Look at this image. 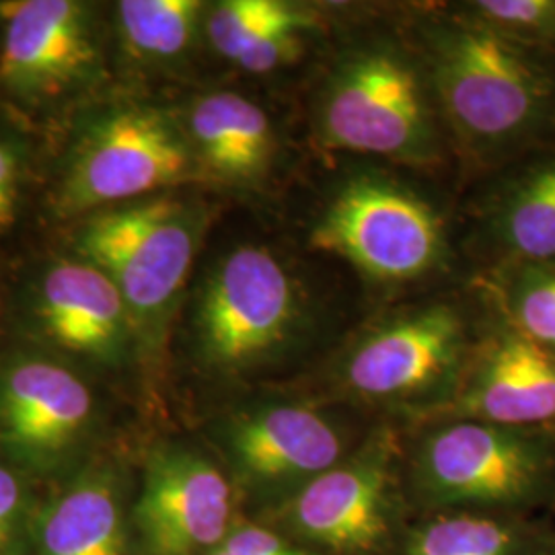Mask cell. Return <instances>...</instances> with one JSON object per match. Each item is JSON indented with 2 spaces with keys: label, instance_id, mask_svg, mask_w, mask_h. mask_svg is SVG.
<instances>
[{
  "label": "cell",
  "instance_id": "cell-26",
  "mask_svg": "<svg viewBox=\"0 0 555 555\" xmlns=\"http://www.w3.org/2000/svg\"><path fill=\"white\" fill-rule=\"evenodd\" d=\"M21 511V483L4 465H0V550L11 541Z\"/></svg>",
  "mask_w": 555,
  "mask_h": 555
},
{
  "label": "cell",
  "instance_id": "cell-15",
  "mask_svg": "<svg viewBox=\"0 0 555 555\" xmlns=\"http://www.w3.org/2000/svg\"><path fill=\"white\" fill-rule=\"evenodd\" d=\"M385 474L377 463H352L327 469L300 492L295 504L298 527L336 550H364L385 529Z\"/></svg>",
  "mask_w": 555,
  "mask_h": 555
},
{
  "label": "cell",
  "instance_id": "cell-2",
  "mask_svg": "<svg viewBox=\"0 0 555 555\" xmlns=\"http://www.w3.org/2000/svg\"><path fill=\"white\" fill-rule=\"evenodd\" d=\"M185 128L159 107L119 101L80 124L56 188L62 217H89L198 178Z\"/></svg>",
  "mask_w": 555,
  "mask_h": 555
},
{
  "label": "cell",
  "instance_id": "cell-27",
  "mask_svg": "<svg viewBox=\"0 0 555 555\" xmlns=\"http://www.w3.org/2000/svg\"><path fill=\"white\" fill-rule=\"evenodd\" d=\"M210 555H233V554H229V552H224V550H217V552H212V554Z\"/></svg>",
  "mask_w": 555,
  "mask_h": 555
},
{
  "label": "cell",
  "instance_id": "cell-14",
  "mask_svg": "<svg viewBox=\"0 0 555 555\" xmlns=\"http://www.w3.org/2000/svg\"><path fill=\"white\" fill-rule=\"evenodd\" d=\"M238 463L263 479L319 476L336 465L341 440L313 410L280 405L238 422L233 435Z\"/></svg>",
  "mask_w": 555,
  "mask_h": 555
},
{
  "label": "cell",
  "instance_id": "cell-22",
  "mask_svg": "<svg viewBox=\"0 0 555 555\" xmlns=\"http://www.w3.org/2000/svg\"><path fill=\"white\" fill-rule=\"evenodd\" d=\"M474 11L481 25L518 46L555 43V0H481Z\"/></svg>",
  "mask_w": 555,
  "mask_h": 555
},
{
  "label": "cell",
  "instance_id": "cell-24",
  "mask_svg": "<svg viewBox=\"0 0 555 555\" xmlns=\"http://www.w3.org/2000/svg\"><path fill=\"white\" fill-rule=\"evenodd\" d=\"M25 160L13 140L0 137V233H7L20 219Z\"/></svg>",
  "mask_w": 555,
  "mask_h": 555
},
{
  "label": "cell",
  "instance_id": "cell-8",
  "mask_svg": "<svg viewBox=\"0 0 555 555\" xmlns=\"http://www.w3.org/2000/svg\"><path fill=\"white\" fill-rule=\"evenodd\" d=\"M29 315L50 344L95 360H116L139 337L114 280L82 258L54 259L41 270Z\"/></svg>",
  "mask_w": 555,
  "mask_h": 555
},
{
  "label": "cell",
  "instance_id": "cell-12",
  "mask_svg": "<svg viewBox=\"0 0 555 555\" xmlns=\"http://www.w3.org/2000/svg\"><path fill=\"white\" fill-rule=\"evenodd\" d=\"M424 472L444 496L508 500L531 486L537 463L533 451L502 428L456 424L428 442Z\"/></svg>",
  "mask_w": 555,
  "mask_h": 555
},
{
  "label": "cell",
  "instance_id": "cell-17",
  "mask_svg": "<svg viewBox=\"0 0 555 555\" xmlns=\"http://www.w3.org/2000/svg\"><path fill=\"white\" fill-rule=\"evenodd\" d=\"M46 555H124L118 500L101 481H87L60 498L41 525Z\"/></svg>",
  "mask_w": 555,
  "mask_h": 555
},
{
  "label": "cell",
  "instance_id": "cell-18",
  "mask_svg": "<svg viewBox=\"0 0 555 555\" xmlns=\"http://www.w3.org/2000/svg\"><path fill=\"white\" fill-rule=\"evenodd\" d=\"M498 235L516 256L555 259V159L518 179L502 202Z\"/></svg>",
  "mask_w": 555,
  "mask_h": 555
},
{
  "label": "cell",
  "instance_id": "cell-3",
  "mask_svg": "<svg viewBox=\"0 0 555 555\" xmlns=\"http://www.w3.org/2000/svg\"><path fill=\"white\" fill-rule=\"evenodd\" d=\"M204 229L196 199L151 196L85 217L75 249L114 280L139 337L155 339L176 309Z\"/></svg>",
  "mask_w": 555,
  "mask_h": 555
},
{
  "label": "cell",
  "instance_id": "cell-4",
  "mask_svg": "<svg viewBox=\"0 0 555 555\" xmlns=\"http://www.w3.org/2000/svg\"><path fill=\"white\" fill-rule=\"evenodd\" d=\"M319 124L334 149L403 163L437 159V128L422 82L414 66L389 48H366L337 64Z\"/></svg>",
  "mask_w": 555,
  "mask_h": 555
},
{
  "label": "cell",
  "instance_id": "cell-20",
  "mask_svg": "<svg viewBox=\"0 0 555 555\" xmlns=\"http://www.w3.org/2000/svg\"><path fill=\"white\" fill-rule=\"evenodd\" d=\"M313 23L305 9L282 0H224L204 21L210 46L231 62L282 31H309Z\"/></svg>",
  "mask_w": 555,
  "mask_h": 555
},
{
  "label": "cell",
  "instance_id": "cell-10",
  "mask_svg": "<svg viewBox=\"0 0 555 555\" xmlns=\"http://www.w3.org/2000/svg\"><path fill=\"white\" fill-rule=\"evenodd\" d=\"M231 508V486L215 465L167 451L149 467L139 520L155 554L192 555L227 539Z\"/></svg>",
  "mask_w": 555,
  "mask_h": 555
},
{
  "label": "cell",
  "instance_id": "cell-6",
  "mask_svg": "<svg viewBox=\"0 0 555 555\" xmlns=\"http://www.w3.org/2000/svg\"><path fill=\"white\" fill-rule=\"evenodd\" d=\"M313 247L334 254L377 280H414L444 256L437 212L387 179H350L311 235Z\"/></svg>",
  "mask_w": 555,
  "mask_h": 555
},
{
  "label": "cell",
  "instance_id": "cell-1",
  "mask_svg": "<svg viewBox=\"0 0 555 555\" xmlns=\"http://www.w3.org/2000/svg\"><path fill=\"white\" fill-rule=\"evenodd\" d=\"M430 64L444 114L459 137L477 149L515 144L554 116L550 73L522 46L479 21L437 29Z\"/></svg>",
  "mask_w": 555,
  "mask_h": 555
},
{
  "label": "cell",
  "instance_id": "cell-19",
  "mask_svg": "<svg viewBox=\"0 0 555 555\" xmlns=\"http://www.w3.org/2000/svg\"><path fill=\"white\" fill-rule=\"evenodd\" d=\"M198 0H124L118 29L128 54L142 62H169L188 52L202 20Z\"/></svg>",
  "mask_w": 555,
  "mask_h": 555
},
{
  "label": "cell",
  "instance_id": "cell-5",
  "mask_svg": "<svg viewBox=\"0 0 555 555\" xmlns=\"http://www.w3.org/2000/svg\"><path fill=\"white\" fill-rule=\"evenodd\" d=\"M302 318V297L286 266L266 247L241 245L206 278L194 323L208 360L237 369L280 350Z\"/></svg>",
  "mask_w": 555,
  "mask_h": 555
},
{
  "label": "cell",
  "instance_id": "cell-9",
  "mask_svg": "<svg viewBox=\"0 0 555 555\" xmlns=\"http://www.w3.org/2000/svg\"><path fill=\"white\" fill-rule=\"evenodd\" d=\"M93 412L89 385L56 360L15 358L0 373V442L21 455H62L87 433Z\"/></svg>",
  "mask_w": 555,
  "mask_h": 555
},
{
  "label": "cell",
  "instance_id": "cell-21",
  "mask_svg": "<svg viewBox=\"0 0 555 555\" xmlns=\"http://www.w3.org/2000/svg\"><path fill=\"white\" fill-rule=\"evenodd\" d=\"M511 535L488 518L456 516L430 525L417 537L414 555H508Z\"/></svg>",
  "mask_w": 555,
  "mask_h": 555
},
{
  "label": "cell",
  "instance_id": "cell-16",
  "mask_svg": "<svg viewBox=\"0 0 555 555\" xmlns=\"http://www.w3.org/2000/svg\"><path fill=\"white\" fill-rule=\"evenodd\" d=\"M472 410L504 426L555 417L554 354L525 336L500 341L479 377Z\"/></svg>",
  "mask_w": 555,
  "mask_h": 555
},
{
  "label": "cell",
  "instance_id": "cell-25",
  "mask_svg": "<svg viewBox=\"0 0 555 555\" xmlns=\"http://www.w3.org/2000/svg\"><path fill=\"white\" fill-rule=\"evenodd\" d=\"M220 550L233 555H305L280 537L256 527H245L227 537Z\"/></svg>",
  "mask_w": 555,
  "mask_h": 555
},
{
  "label": "cell",
  "instance_id": "cell-11",
  "mask_svg": "<svg viewBox=\"0 0 555 555\" xmlns=\"http://www.w3.org/2000/svg\"><path fill=\"white\" fill-rule=\"evenodd\" d=\"M463 321L451 307H430L397 319L366 337L350 358V387L369 397L414 393L455 362Z\"/></svg>",
  "mask_w": 555,
  "mask_h": 555
},
{
  "label": "cell",
  "instance_id": "cell-23",
  "mask_svg": "<svg viewBox=\"0 0 555 555\" xmlns=\"http://www.w3.org/2000/svg\"><path fill=\"white\" fill-rule=\"evenodd\" d=\"M516 319L522 336L555 348V274L537 278L520 288Z\"/></svg>",
  "mask_w": 555,
  "mask_h": 555
},
{
  "label": "cell",
  "instance_id": "cell-13",
  "mask_svg": "<svg viewBox=\"0 0 555 555\" xmlns=\"http://www.w3.org/2000/svg\"><path fill=\"white\" fill-rule=\"evenodd\" d=\"M185 134L199 167L231 183H254L274 157V132L266 112L238 93H208L192 103Z\"/></svg>",
  "mask_w": 555,
  "mask_h": 555
},
{
  "label": "cell",
  "instance_id": "cell-7",
  "mask_svg": "<svg viewBox=\"0 0 555 555\" xmlns=\"http://www.w3.org/2000/svg\"><path fill=\"white\" fill-rule=\"evenodd\" d=\"M0 89L11 100L48 105L103 79V38L91 4L17 0L0 4Z\"/></svg>",
  "mask_w": 555,
  "mask_h": 555
}]
</instances>
